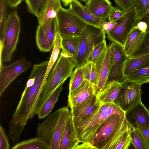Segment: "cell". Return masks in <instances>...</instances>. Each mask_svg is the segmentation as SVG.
Instances as JSON below:
<instances>
[{
    "label": "cell",
    "mask_w": 149,
    "mask_h": 149,
    "mask_svg": "<svg viewBox=\"0 0 149 149\" xmlns=\"http://www.w3.org/2000/svg\"><path fill=\"white\" fill-rule=\"evenodd\" d=\"M49 62L33 65L32 70L35 76L34 83L31 86L26 84L9 126L23 131L28 120L36 114Z\"/></svg>",
    "instance_id": "cell-1"
},
{
    "label": "cell",
    "mask_w": 149,
    "mask_h": 149,
    "mask_svg": "<svg viewBox=\"0 0 149 149\" xmlns=\"http://www.w3.org/2000/svg\"><path fill=\"white\" fill-rule=\"evenodd\" d=\"M132 129L125 113L113 114L100 126L89 145L93 149H115L119 141Z\"/></svg>",
    "instance_id": "cell-2"
},
{
    "label": "cell",
    "mask_w": 149,
    "mask_h": 149,
    "mask_svg": "<svg viewBox=\"0 0 149 149\" xmlns=\"http://www.w3.org/2000/svg\"><path fill=\"white\" fill-rule=\"evenodd\" d=\"M68 107L55 111L38 125L37 137L42 141L50 149H60L62 135L70 113Z\"/></svg>",
    "instance_id": "cell-3"
},
{
    "label": "cell",
    "mask_w": 149,
    "mask_h": 149,
    "mask_svg": "<svg viewBox=\"0 0 149 149\" xmlns=\"http://www.w3.org/2000/svg\"><path fill=\"white\" fill-rule=\"evenodd\" d=\"M114 103L102 104L88 117L75 127L80 143L89 144L98 129L110 116L125 113Z\"/></svg>",
    "instance_id": "cell-4"
},
{
    "label": "cell",
    "mask_w": 149,
    "mask_h": 149,
    "mask_svg": "<svg viewBox=\"0 0 149 149\" xmlns=\"http://www.w3.org/2000/svg\"><path fill=\"white\" fill-rule=\"evenodd\" d=\"M75 67L71 59L67 55L61 52L59 59L43 86L38 110L54 91L71 76Z\"/></svg>",
    "instance_id": "cell-5"
},
{
    "label": "cell",
    "mask_w": 149,
    "mask_h": 149,
    "mask_svg": "<svg viewBox=\"0 0 149 149\" xmlns=\"http://www.w3.org/2000/svg\"><path fill=\"white\" fill-rule=\"evenodd\" d=\"M105 32L100 27L87 24L80 35L79 48L74 64L81 67L87 63L91 52L100 42L105 40Z\"/></svg>",
    "instance_id": "cell-6"
},
{
    "label": "cell",
    "mask_w": 149,
    "mask_h": 149,
    "mask_svg": "<svg viewBox=\"0 0 149 149\" xmlns=\"http://www.w3.org/2000/svg\"><path fill=\"white\" fill-rule=\"evenodd\" d=\"M20 28V18L17 11L14 10L8 15L3 40L0 46V67L3 62L11 61L16 49Z\"/></svg>",
    "instance_id": "cell-7"
},
{
    "label": "cell",
    "mask_w": 149,
    "mask_h": 149,
    "mask_svg": "<svg viewBox=\"0 0 149 149\" xmlns=\"http://www.w3.org/2000/svg\"><path fill=\"white\" fill-rule=\"evenodd\" d=\"M57 31L61 37L80 35L87 23L69 8L62 6L56 17Z\"/></svg>",
    "instance_id": "cell-8"
},
{
    "label": "cell",
    "mask_w": 149,
    "mask_h": 149,
    "mask_svg": "<svg viewBox=\"0 0 149 149\" xmlns=\"http://www.w3.org/2000/svg\"><path fill=\"white\" fill-rule=\"evenodd\" d=\"M114 103L125 112L141 101V84L125 80Z\"/></svg>",
    "instance_id": "cell-9"
},
{
    "label": "cell",
    "mask_w": 149,
    "mask_h": 149,
    "mask_svg": "<svg viewBox=\"0 0 149 149\" xmlns=\"http://www.w3.org/2000/svg\"><path fill=\"white\" fill-rule=\"evenodd\" d=\"M117 21L118 23L114 28L106 34L109 40L123 47L128 36L137 23L134 8L128 11Z\"/></svg>",
    "instance_id": "cell-10"
},
{
    "label": "cell",
    "mask_w": 149,
    "mask_h": 149,
    "mask_svg": "<svg viewBox=\"0 0 149 149\" xmlns=\"http://www.w3.org/2000/svg\"><path fill=\"white\" fill-rule=\"evenodd\" d=\"M109 47L110 67L107 83L113 81L121 83L125 79L124 69L128 58L123 51V47L119 44L112 42Z\"/></svg>",
    "instance_id": "cell-11"
},
{
    "label": "cell",
    "mask_w": 149,
    "mask_h": 149,
    "mask_svg": "<svg viewBox=\"0 0 149 149\" xmlns=\"http://www.w3.org/2000/svg\"><path fill=\"white\" fill-rule=\"evenodd\" d=\"M31 66V63L24 57L9 65L0 66V96L16 77Z\"/></svg>",
    "instance_id": "cell-12"
},
{
    "label": "cell",
    "mask_w": 149,
    "mask_h": 149,
    "mask_svg": "<svg viewBox=\"0 0 149 149\" xmlns=\"http://www.w3.org/2000/svg\"><path fill=\"white\" fill-rule=\"evenodd\" d=\"M101 104L95 94L84 101L70 108L74 127L88 117Z\"/></svg>",
    "instance_id": "cell-13"
},
{
    "label": "cell",
    "mask_w": 149,
    "mask_h": 149,
    "mask_svg": "<svg viewBox=\"0 0 149 149\" xmlns=\"http://www.w3.org/2000/svg\"><path fill=\"white\" fill-rule=\"evenodd\" d=\"M94 62L97 72V83L94 88L97 95L107 84L110 67L109 47H107Z\"/></svg>",
    "instance_id": "cell-14"
},
{
    "label": "cell",
    "mask_w": 149,
    "mask_h": 149,
    "mask_svg": "<svg viewBox=\"0 0 149 149\" xmlns=\"http://www.w3.org/2000/svg\"><path fill=\"white\" fill-rule=\"evenodd\" d=\"M125 116L127 121L132 129L149 125V111L141 100L125 112Z\"/></svg>",
    "instance_id": "cell-15"
},
{
    "label": "cell",
    "mask_w": 149,
    "mask_h": 149,
    "mask_svg": "<svg viewBox=\"0 0 149 149\" xmlns=\"http://www.w3.org/2000/svg\"><path fill=\"white\" fill-rule=\"evenodd\" d=\"M95 93L94 85L89 81L84 80L81 85L74 91L69 92L68 106L70 108L86 100Z\"/></svg>",
    "instance_id": "cell-16"
},
{
    "label": "cell",
    "mask_w": 149,
    "mask_h": 149,
    "mask_svg": "<svg viewBox=\"0 0 149 149\" xmlns=\"http://www.w3.org/2000/svg\"><path fill=\"white\" fill-rule=\"evenodd\" d=\"M69 8L87 24L100 27L106 19L97 17L77 0H73L69 4Z\"/></svg>",
    "instance_id": "cell-17"
},
{
    "label": "cell",
    "mask_w": 149,
    "mask_h": 149,
    "mask_svg": "<svg viewBox=\"0 0 149 149\" xmlns=\"http://www.w3.org/2000/svg\"><path fill=\"white\" fill-rule=\"evenodd\" d=\"M79 143L70 113L62 137L60 149H76Z\"/></svg>",
    "instance_id": "cell-18"
},
{
    "label": "cell",
    "mask_w": 149,
    "mask_h": 149,
    "mask_svg": "<svg viewBox=\"0 0 149 149\" xmlns=\"http://www.w3.org/2000/svg\"><path fill=\"white\" fill-rule=\"evenodd\" d=\"M145 33L139 30L136 25L132 29L123 47V51L128 58H132L141 44Z\"/></svg>",
    "instance_id": "cell-19"
},
{
    "label": "cell",
    "mask_w": 149,
    "mask_h": 149,
    "mask_svg": "<svg viewBox=\"0 0 149 149\" xmlns=\"http://www.w3.org/2000/svg\"><path fill=\"white\" fill-rule=\"evenodd\" d=\"M85 6L95 16L106 19L112 6L109 0H88Z\"/></svg>",
    "instance_id": "cell-20"
},
{
    "label": "cell",
    "mask_w": 149,
    "mask_h": 149,
    "mask_svg": "<svg viewBox=\"0 0 149 149\" xmlns=\"http://www.w3.org/2000/svg\"><path fill=\"white\" fill-rule=\"evenodd\" d=\"M80 35L61 37V52L67 55L74 63L79 48Z\"/></svg>",
    "instance_id": "cell-21"
},
{
    "label": "cell",
    "mask_w": 149,
    "mask_h": 149,
    "mask_svg": "<svg viewBox=\"0 0 149 149\" xmlns=\"http://www.w3.org/2000/svg\"><path fill=\"white\" fill-rule=\"evenodd\" d=\"M121 88L120 83L113 81L107 84L97 95L101 104L114 103Z\"/></svg>",
    "instance_id": "cell-22"
},
{
    "label": "cell",
    "mask_w": 149,
    "mask_h": 149,
    "mask_svg": "<svg viewBox=\"0 0 149 149\" xmlns=\"http://www.w3.org/2000/svg\"><path fill=\"white\" fill-rule=\"evenodd\" d=\"M61 0H47L43 11L38 18L39 24L56 17L61 6Z\"/></svg>",
    "instance_id": "cell-23"
},
{
    "label": "cell",
    "mask_w": 149,
    "mask_h": 149,
    "mask_svg": "<svg viewBox=\"0 0 149 149\" xmlns=\"http://www.w3.org/2000/svg\"><path fill=\"white\" fill-rule=\"evenodd\" d=\"M63 84L59 86L52 93L47 100L38 109L36 114L39 119H41L51 112L57 101L60 94L63 89Z\"/></svg>",
    "instance_id": "cell-24"
},
{
    "label": "cell",
    "mask_w": 149,
    "mask_h": 149,
    "mask_svg": "<svg viewBox=\"0 0 149 149\" xmlns=\"http://www.w3.org/2000/svg\"><path fill=\"white\" fill-rule=\"evenodd\" d=\"M125 80L141 85L149 82V63L132 71Z\"/></svg>",
    "instance_id": "cell-25"
},
{
    "label": "cell",
    "mask_w": 149,
    "mask_h": 149,
    "mask_svg": "<svg viewBox=\"0 0 149 149\" xmlns=\"http://www.w3.org/2000/svg\"><path fill=\"white\" fill-rule=\"evenodd\" d=\"M149 63V53L135 57L128 58L124 69V74L126 78L134 70Z\"/></svg>",
    "instance_id": "cell-26"
},
{
    "label": "cell",
    "mask_w": 149,
    "mask_h": 149,
    "mask_svg": "<svg viewBox=\"0 0 149 149\" xmlns=\"http://www.w3.org/2000/svg\"><path fill=\"white\" fill-rule=\"evenodd\" d=\"M11 149H50L47 145L40 138L30 139L18 142Z\"/></svg>",
    "instance_id": "cell-27"
},
{
    "label": "cell",
    "mask_w": 149,
    "mask_h": 149,
    "mask_svg": "<svg viewBox=\"0 0 149 149\" xmlns=\"http://www.w3.org/2000/svg\"><path fill=\"white\" fill-rule=\"evenodd\" d=\"M40 25L48 40L52 49L54 46L57 31L56 18L49 19Z\"/></svg>",
    "instance_id": "cell-28"
},
{
    "label": "cell",
    "mask_w": 149,
    "mask_h": 149,
    "mask_svg": "<svg viewBox=\"0 0 149 149\" xmlns=\"http://www.w3.org/2000/svg\"><path fill=\"white\" fill-rule=\"evenodd\" d=\"M6 0H0V46L3 43L8 21V6Z\"/></svg>",
    "instance_id": "cell-29"
},
{
    "label": "cell",
    "mask_w": 149,
    "mask_h": 149,
    "mask_svg": "<svg viewBox=\"0 0 149 149\" xmlns=\"http://www.w3.org/2000/svg\"><path fill=\"white\" fill-rule=\"evenodd\" d=\"M61 49V37L57 31L53 50L49 61L47 69L44 78V83L53 66L58 59Z\"/></svg>",
    "instance_id": "cell-30"
},
{
    "label": "cell",
    "mask_w": 149,
    "mask_h": 149,
    "mask_svg": "<svg viewBox=\"0 0 149 149\" xmlns=\"http://www.w3.org/2000/svg\"><path fill=\"white\" fill-rule=\"evenodd\" d=\"M36 41L39 50L43 52H48L51 48L48 40L41 25L39 24L36 32Z\"/></svg>",
    "instance_id": "cell-31"
},
{
    "label": "cell",
    "mask_w": 149,
    "mask_h": 149,
    "mask_svg": "<svg viewBox=\"0 0 149 149\" xmlns=\"http://www.w3.org/2000/svg\"><path fill=\"white\" fill-rule=\"evenodd\" d=\"M134 8L137 23L149 13V0H136Z\"/></svg>",
    "instance_id": "cell-32"
},
{
    "label": "cell",
    "mask_w": 149,
    "mask_h": 149,
    "mask_svg": "<svg viewBox=\"0 0 149 149\" xmlns=\"http://www.w3.org/2000/svg\"><path fill=\"white\" fill-rule=\"evenodd\" d=\"M85 80H88L95 86L97 83V72L94 62H88L81 67Z\"/></svg>",
    "instance_id": "cell-33"
},
{
    "label": "cell",
    "mask_w": 149,
    "mask_h": 149,
    "mask_svg": "<svg viewBox=\"0 0 149 149\" xmlns=\"http://www.w3.org/2000/svg\"><path fill=\"white\" fill-rule=\"evenodd\" d=\"M70 77L69 92L72 91L77 89L85 80L81 67H76Z\"/></svg>",
    "instance_id": "cell-34"
},
{
    "label": "cell",
    "mask_w": 149,
    "mask_h": 149,
    "mask_svg": "<svg viewBox=\"0 0 149 149\" xmlns=\"http://www.w3.org/2000/svg\"><path fill=\"white\" fill-rule=\"evenodd\" d=\"M47 0H24L29 12L38 18L44 8Z\"/></svg>",
    "instance_id": "cell-35"
},
{
    "label": "cell",
    "mask_w": 149,
    "mask_h": 149,
    "mask_svg": "<svg viewBox=\"0 0 149 149\" xmlns=\"http://www.w3.org/2000/svg\"><path fill=\"white\" fill-rule=\"evenodd\" d=\"M131 142L136 149H149L144 139L138 131L132 129L129 133Z\"/></svg>",
    "instance_id": "cell-36"
},
{
    "label": "cell",
    "mask_w": 149,
    "mask_h": 149,
    "mask_svg": "<svg viewBox=\"0 0 149 149\" xmlns=\"http://www.w3.org/2000/svg\"><path fill=\"white\" fill-rule=\"evenodd\" d=\"M149 53V30L145 33L143 40L132 57L139 56Z\"/></svg>",
    "instance_id": "cell-37"
},
{
    "label": "cell",
    "mask_w": 149,
    "mask_h": 149,
    "mask_svg": "<svg viewBox=\"0 0 149 149\" xmlns=\"http://www.w3.org/2000/svg\"><path fill=\"white\" fill-rule=\"evenodd\" d=\"M107 46L105 40L99 43L90 54L87 59V63L94 62Z\"/></svg>",
    "instance_id": "cell-38"
},
{
    "label": "cell",
    "mask_w": 149,
    "mask_h": 149,
    "mask_svg": "<svg viewBox=\"0 0 149 149\" xmlns=\"http://www.w3.org/2000/svg\"><path fill=\"white\" fill-rule=\"evenodd\" d=\"M127 11L112 6L107 17L109 21H117L122 17Z\"/></svg>",
    "instance_id": "cell-39"
},
{
    "label": "cell",
    "mask_w": 149,
    "mask_h": 149,
    "mask_svg": "<svg viewBox=\"0 0 149 149\" xmlns=\"http://www.w3.org/2000/svg\"><path fill=\"white\" fill-rule=\"evenodd\" d=\"M136 0H113L120 9L128 11L134 8Z\"/></svg>",
    "instance_id": "cell-40"
},
{
    "label": "cell",
    "mask_w": 149,
    "mask_h": 149,
    "mask_svg": "<svg viewBox=\"0 0 149 149\" xmlns=\"http://www.w3.org/2000/svg\"><path fill=\"white\" fill-rule=\"evenodd\" d=\"M10 147L7 137L1 126L0 127V149H9Z\"/></svg>",
    "instance_id": "cell-41"
},
{
    "label": "cell",
    "mask_w": 149,
    "mask_h": 149,
    "mask_svg": "<svg viewBox=\"0 0 149 149\" xmlns=\"http://www.w3.org/2000/svg\"><path fill=\"white\" fill-rule=\"evenodd\" d=\"M131 139L129 133L119 141L115 149H128L131 143Z\"/></svg>",
    "instance_id": "cell-42"
},
{
    "label": "cell",
    "mask_w": 149,
    "mask_h": 149,
    "mask_svg": "<svg viewBox=\"0 0 149 149\" xmlns=\"http://www.w3.org/2000/svg\"><path fill=\"white\" fill-rule=\"evenodd\" d=\"M141 135L149 148V125L148 127H139L136 129Z\"/></svg>",
    "instance_id": "cell-43"
},
{
    "label": "cell",
    "mask_w": 149,
    "mask_h": 149,
    "mask_svg": "<svg viewBox=\"0 0 149 149\" xmlns=\"http://www.w3.org/2000/svg\"><path fill=\"white\" fill-rule=\"evenodd\" d=\"M118 23L117 21L103 22L101 24V27L105 32L106 33L111 30Z\"/></svg>",
    "instance_id": "cell-44"
},
{
    "label": "cell",
    "mask_w": 149,
    "mask_h": 149,
    "mask_svg": "<svg viewBox=\"0 0 149 149\" xmlns=\"http://www.w3.org/2000/svg\"><path fill=\"white\" fill-rule=\"evenodd\" d=\"M137 28L143 33H145L147 29L148 25L145 22L141 20L138 22L136 24Z\"/></svg>",
    "instance_id": "cell-45"
},
{
    "label": "cell",
    "mask_w": 149,
    "mask_h": 149,
    "mask_svg": "<svg viewBox=\"0 0 149 149\" xmlns=\"http://www.w3.org/2000/svg\"><path fill=\"white\" fill-rule=\"evenodd\" d=\"M9 6L11 7H16L19 5L22 0H6Z\"/></svg>",
    "instance_id": "cell-46"
},
{
    "label": "cell",
    "mask_w": 149,
    "mask_h": 149,
    "mask_svg": "<svg viewBox=\"0 0 149 149\" xmlns=\"http://www.w3.org/2000/svg\"><path fill=\"white\" fill-rule=\"evenodd\" d=\"M77 149H93L91 146L88 144L82 143V144L78 145L76 148Z\"/></svg>",
    "instance_id": "cell-47"
},
{
    "label": "cell",
    "mask_w": 149,
    "mask_h": 149,
    "mask_svg": "<svg viewBox=\"0 0 149 149\" xmlns=\"http://www.w3.org/2000/svg\"><path fill=\"white\" fill-rule=\"evenodd\" d=\"M141 20L143 21L147 24L148 28L147 30H149V13H148L146 16L144 17Z\"/></svg>",
    "instance_id": "cell-48"
},
{
    "label": "cell",
    "mask_w": 149,
    "mask_h": 149,
    "mask_svg": "<svg viewBox=\"0 0 149 149\" xmlns=\"http://www.w3.org/2000/svg\"><path fill=\"white\" fill-rule=\"evenodd\" d=\"M72 0H61L65 7L67 6Z\"/></svg>",
    "instance_id": "cell-49"
},
{
    "label": "cell",
    "mask_w": 149,
    "mask_h": 149,
    "mask_svg": "<svg viewBox=\"0 0 149 149\" xmlns=\"http://www.w3.org/2000/svg\"><path fill=\"white\" fill-rule=\"evenodd\" d=\"M86 3L88 0H79Z\"/></svg>",
    "instance_id": "cell-50"
}]
</instances>
